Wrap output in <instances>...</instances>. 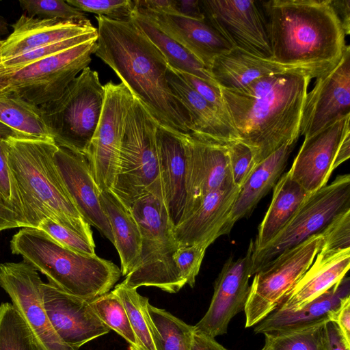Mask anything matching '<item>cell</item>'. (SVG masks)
I'll return each mask as SVG.
<instances>
[{
	"mask_svg": "<svg viewBox=\"0 0 350 350\" xmlns=\"http://www.w3.org/2000/svg\"><path fill=\"white\" fill-rule=\"evenodd\" d=\"M94 54L108 65L163 127L189 133L193 126L185 107L167 80L168 64L162 53L131 19L97 16Z\"/></svg>",
	"mask_w": 350,
	"mask_h": 350,
	"instance_id": "6da1fadb",
	"label": "cell"
},
{
	"mask_svg": "<svg viewBox=\"0 0 350 350\" xmlns=\"http://www.w3.org/2000/svg\"><path fill=\"white\" fill-rule=\"evenodd\" d=\"M313 77L279 74L261 77L235 90L221 89L239 141L257 164L283 145L297 142L308 86Z\"/></svg>",
	"mask_w": 350,
	"mask_h": 350,
	"instance_id": "7a4b0ae2",
	"label": "cell"
},
{
	"mask_svg": "<svg viewBox=\"0 0 350 350\" xmlns=\"http://www.w3.org/2000/svg\"><path fill=\"white\" fill-rule=\"evenodd\" d=\"M272 60L286 65L332 69L347 46L330 0L259 1Z\"/></svg>",
	"mask_w": 350,
	"mask_h": 350,
	"instance_id": "3957f363",
	"label": "cell"
},
{
	"mask_svg": "<svg viewBox=\"0 0 350 350\" xmlns=\"http://www.w3.org/2000/svg\"><path fill=\"white\" fill-rule=\"evenodd\" d=\"M8 164L23 228L50 218L94 243L90 225L77 209L57 168L52 139L7 137Z\"/></svg>",
	"mask_w": 350,
	"mask_h": 350,
	"instance_id": "277c9868",
	"label": "cell"
},
{
	"mask_svg": "<svg viewBox=\"0 0 350 350\" xmlns=\"http://www.w3.org/2000/svg\"><path fill=\"white\" fill-rule=\"evenodd\" d=\"M10 249L49 283L89 301L111 291L122 275L112 261L68 250L37 228H22L12 237Z\"/></svg>",
	"mask_w": 350,
	"mask_h": 350,
	"instance_id": "5b68a950",
	"label": "cell"
},
{
	"mask_svg": "<svg viewBox=\"0 0 350 350\" xmlns=\"http://www.w3.org/2000/svg\"><path fill=\"white\" fill-rule=\"evenodd\" d=\"M159 124L146 106L134 96L111 191L129 208L149 194L163 202L157 139Z\"/></svg>",
	"mask_w": 350,
	"mask_h": 350,
	"instance_id": "8992f818",
	"label": "cell"
},
{
	"mask_svg": "<svg viewBox=\"0 0 350 350\" xmlns=\"http://www.w3.org/2000/svg\"><path fill=\"white\" fill-rule=\"evenodd\" d=\"M131 210L140 228L142 249L138 264L122 282L130 288L154 286L178 292L185 284L174 260L179 246L164 202L149 194L133 203Z\"/></svg>",
	"mask_w": 350,
	"mask_h": 350,
	"instance_id": "52a82bcc",
	"label": "cell"
},
{
	"mask_svg": "<svg viewBox=\"0 0 350 350\" xmlns=\"http://www.w3.org/2000/svg\"><path fill=\"white\" fill-rule=\"evenodd\" d=\"M104 98L98 73L88 66L58 98L39 106L55 144L85 154L98 126Z\"/></svg>",
	"mask_w": 350,
	"mask_h": 350,
	"instance_id": "ba28073f",
	"label": "cell"
},
{
	"mask_svg": "<svg viewBox=\"0 0 350 350\" xmlns=\"http://www.w3.org/2000/svg\"><path fill=\"white\" fill-rule=\"evenodd\" d=\"M349 208L350 175L346 174L310 193L284 228L265 247L252 252V275L285 251L320 233Z\"/></svg>",
	"mask_w": 350,
	"mask_h": 350,
	"instance_id": "9c48e42d",
	"label": "cell"
},
{
	"mask_svg": "<svg viewBox=\"0 0 350 350\" xmlns=\"http://www.w3.org/2000/svg\"><path fill=\"white\" fill-rule=\"evenodd\" d=\"M322 235L316 234L285 251L254 275L244 308L245 327L255 326L276 310L319 252Z\"/></svg>",
	"mask_w": 350,
	"mask_h": 350,
	"instance_id": "30bf717a",
	"label": "cell"
},
{
	"mask_svg": "<svg viewBox=\"0 0 350 350\" xmlns=\"http://www.w3.org/2000/svg\"><path fill=\"white\" fill-rule=\"evenodd\" d=\"M94 39L46 57L21 68H4L11 92L36 106L58 98L92 60Z\"/></svg>",
	"mask_w": 350,
	"mask_h": 350,
	"instance_id": "8fae6325",
	"label": "cell"
},
{
	"mask_svg": "<svg viewBox=\"0 0 350 350\" xmlns=\"http://www.w3.org/2000/svg\"><path fill=\"white\" fill-rule=\"evenodd\" d=\"M105 98L96 129L85 153L100 190L111 191L118 170L128 113L134 96L122 83L104 85Z\"/></svg>",
	"mask_w": 350,
	"mask_h": 350,
	"instance_id": "7c38bea8",
	"label": "cell"
},
{
	"mask_svg": "<svg viewBox=\"0 0 350 350\" xmlns=\"http://www.w3.org/2000/svg\"><path fill=\"white\" fill-rule=\"evenodd\" d=\"M204 20L233 48L271 57L265 18L254 0H199Z\"/></svg>",
	"mask_w": 350,
	"mask_h": 350,
	"instance_id": "4fadbf2b",
	"label": "cell"
},
{
	"mask_svg": "<svg viewBox=\"0 0 350 350\" xmlns=\"http://www.w3.org/2000/svg\"><path fill=\"white\" fill-rule=\"evenodd\" d=\"M182 139L187 197L180 221L191 214L208 193L234 185L227 144L196 133L183 134Z\"/></svg>",
	"mask_w": 350,
	"mask_h": 350,
	"instance_id": "5bb4252c",
	"label": "cell"
},
{
	"mask_svg": "<svg viewBox=\"0 0 350 350\" xmlns=\"http://www.w3.org/2000/svg\"><path fill=\"white\" fill-rule=\"evenodd\" d=\"M37 270L29 263H0V286L23 318L42 350H75L53 328L44 309Z\"/></svg>",
	"mask_w": 350,
	"mask_h": 350,
	"instance_id": "9a60e30c",
	"label": "cell"
},
{
	"mask_svg": "<svg viewBox=\"0 0 350 350\" xmlns=\"http://www.w3.org/2000/svg\"><path fill=\"white\" fill-rule=\"evenodd\" d=\"M254 241L246 254L224 264L214 283L213 295L203 317L194 325L196 330L213 338L226 334L233 317L244 310L250 291Z\"/></svg>",
	"mask_w": 350,
	"mask_h": 350,
	"instance_id": "2e32d148",
	"label": "cell"
},
{
	"mask_svg": "<svg viewBox=\"0 0 350 350\" xmlns=\"http://www.w3.org/2000/svg\"><path fill=\"white\" fill-rule=\"evenodd\" d=\"M350 115V46L338 64L316 79L307 93L300 135L308 138L336 121Z\"/></svg>",
	"mask_w": 350,
	"mask_h": 350,
	"instance_id": "e0dca14e",
	"label": "cell"
},
{
	"mask_svg": "<svg viewBox=\"0 0 350 350\" xmlns=\"http://www.w3.org/2000/svg\"><path fill=\"white\" fill-rule=\"evenodd\" d=\"M42 302L55 332L75 350L110 329L99 319L89 300L68 294L50 283L41 285Z\"/></svg>",
	"mask_w": 350,
	"mask_h": 350,
	"instance_id": "ac0fdd59",
	"label": "cell"
},
{
	"mask_svg": "<svg viewBox=\"0 0 350 350\" xmlns=\"http://www.w3.org/2000/svg\"><path fill=\"white\" fill-rule=\"evenodd\" d=\"M350 115L344 117L314 135L304 138L288 171L309 194L325 185L334 170L338 148L349 129Z\"/></svg>",
	"mask_w": 350,
	"mask_h": 350,
	"instance_id": "d6986e66",
	"label": "cell"
},
{
	"mask_svg": "<svg viewBox=\"0 0 350 350\" xmlns=\"http://www.w3.org/2000/svg\"><path fill=\"white\" fill-rule=\"evenodd\" d=\"M54 161L81 215L113 243L111 230L101 207L98 189L84 154L58 146Z\"/></svg>",
	"mask_w": 350,
	"mask_h": 350,
	"instance_id": "ffe728a7",
	"label": "cell"
},
{
	"mask_svg": "<svg viewBox=\"0 0 350 350\" xmlns=\"http://www.w3.org/2000/svg\"><path fill=\"white\" fill-rule=\"evenodd\" d=\"M330 70L282 64L270 58L260 57L233 48L214 59L209 72L220 88L235 90L267 76L292 73L308 75L317 79Z\"/></svg>",
	"mask_w": 350,
	"mask_h": 350,
	"instance_id": "44dd1931",
	"label": "cell"
},
{
	"mask_svg": "<svg viewBox=\"0 0 350 350\" xmlns=\"http://www.w3.org/2000/svg\"><path fill=\"white\" fill-rule=\"evenodd\" d=\"M239 191V187L230 185L208 193L191 214L174 226L178 246H209L225 234V227Z\"/></svg>",
	"mask_w": 350,
	"mask_h": 350,
	"instance_id": "7402d4cb",
	"label": "cell"
},
{
	"mask_svg": "<svg viewBox=\"0 0 350 350\" xmlns=\"http://www.w3.org/2000/svg\"><path fill=\"white\" fill-rule=\"evenodd\" d=\"M136 11L189 51L208 71L217 57L233 49L205 20L137 9Z\"/></svg>",
	"mask_w": 350,
	"mask_h": 350,
	"instance_id": "603a6c76",
	"label": "cell"
},
{
	"mask_svg": "<svg viewBox=\"0 0 350 350\" xmlns=\"http://www.w3.org/2000/svg\"><path fill=\"white\" fill-rule=\"evenodd\" d=\"M13 31L1 46L2 61L47 44L97 30L85 22L41 18L23 14L12 25Z\"/></svg>",
	"mask_w": 350,
	"mask_h": 350,
	"instance_id": "cb8c5ba5",
	"label": "cell"
},
{
	"mask_svg": "<svg viewBox=\"0 0 350 350\" xmlns=\"http://www.w3.org/2000/svg\"><path fill=\"white\" fill-rule=\"evenodd\" d=\"M160 124L157 131L163 202L174 226L180 220L186 203L185 154L182 135Z\"/></svg>",
	"mask_w": 350,
	"mask_h": 350,
	"instance_id": "d4e9b609",
	"label": "cell"
},
{
	"mask_svg": "<svg viewBox=\"0 0 350 350\" xmlns=\"http://www.w3.org/2000/svg\"><path fill=\"white\" fill-rule=\"evenodd\" d=\"M349 266L350 248L335 252H319L278 308L296 310L302 308L342 280Z\"/></svg>",
	"mask_w": 350,
	"mask_h": 350,
	"instance_id": "484cf974",
	"label": "cell"
},
{
	"mask_svg": "<svg viewBox=\"0 0 350 350\" xmlns=\"http://www.w3.org/2000/svg\"><path fill=\"white\" fill-rule=\"evenodd\" d=\"M296 142L283 145L258 163L241 187L231 208L225 234L239 219L249 216L259 201L272 189L282 175Z\"/></svg>",
	"mask_w": 350,
	"mask_h": 350,
	"instance_id": "4316f807",
	"label": "cell"
},
{
	"mask_svg": "<svg viewBox=\"0 0 350 350\" xmlns=\"http://www.w3.org/2000/svg\"><path fill=\"white\" fill-rule=\"evenodd\" d=\"M350 295V280L344 277L320 296L296 310L277 308L254 326L256 334L297 329L321 321L336 310Z\"/></svg>",
	"mask_w": 350,
	"mask_h": 350,
	"instance_id": "83f0119b",
	"label": "cell"
},
{
	"mask_svg": "<svg viewBox=\"0 0 350 350\" xmlns=\"http://www.w3.org/2000/svg\"><path fill=\"white\" fill-rule=\"evenodd\" d=\"M167 80L173 94L189 113L193 126L191 133L206 135L223 144L239 141L235 130L224 122L215 109L169 65Z\"/></svg>",
	"mask_w": 350,
	"mask_h": 350,
	"instance_id": "f1b7e54d",
	"label": "cell"
},
{
	"mask_svg": "<svg viewBox=\"0 0 350 350\" xmlns=\"http://www.w3.org/2000/svg\"><path fill=\"white\" fill-rule=\"evenodd\" d=\"M101 207L109 224L113 245L120 259V271L126 276L139 262L142 235L131 208H127L111 191H101Z\"/></svg>",
	"mask_w": 350,
	"mask_h": 350,
	"instance_id": "f546056e",
	"label": "cell"
},
{
	"mask_svg": "<svg viewBox=\"0 0 350 350\" xmlns=\"http://www.w3.org/2000/svg\"><path fill=\"white\" fill-rule=\"evenodd\" d=\"M309 195L288 172L280 176L253 242V253L265 247L284 228Z\"/></svg>",
	"mask_w": 350,
	"mask_h": 350,
	"instance_id": "4dcf8cb0",
	"label": "cell"
},
{
	"mask_svg": "<svg viewBox=\"0 0 350 350\" xmlns=\"http://www.w3.org/2000/svg\"><path fill=\"white\" fill-rule=\"evenodd\" d=\"M130 19L162 53L171 68L217 85L209 71L193 54L162 32L146 17L135 10Z\"/></svg>",
	"mask_w": 350,
	"mask_h": 350,
	"instance_id": "1f68e13d",
	"label": "cell"
},
{
	"mask_svg": "<svg viewBox=\"0 0 350 350\" xmlns=\"http://www.w3.org/2000/svg\"><path fill=\"white\" fill-rule=\"evenodd\" d=\"M0 122L23 137L52 139L42 118L39 106L14 94L0 96Z\"/></svg>",
	"mask_w": 350,
	"mask_h": 350,
	"instance_id": "d6a6232c",
	"label": "cell"
},
{
	"mask_svg": "<svg viewBox=\"0 0 350 350\" xmlns=\"http://www.w3.org/2000/svg\"><path fill=\"white\" fill-rule=\"evenodd\" d=\"M148 311L157 350H190L194 325L150 303Z\"/></svg>",
	"mask_w": 350,
	"mask_h": 350,
	"instance_id": "836d02e7",
	"label": "cell"
},
{
	"mask_svg": "<svg viewBox=\"0 0 350 350\" xmlns=\"http://www.w3.org/2000/svg\"><path fill=\"white\" fill-rule=\"evenodd\" d=\"M111 291L120 299L126 310L135 338L133 350H157L149 323L148 298L122 282L116 285Z\"/></svg>",
	"mask_w": 350,
	"mask_h": 350,
	"instance_id": "e575fe53",
	"label": "cell"
},
{
	"mask_svg": "<svg viewBox=\"0 0 350 350\" xmlns=\"http://www.w3.org/2000/svg\"><path fill=\"white\" fill-rule=\"evenodd\" d=\"M0 350H42L11 303L0 305Z\"/></svg>",
	"mask_w": 350,
	"mask_h": 350,
	"instance_id": "d590c367",
	"label": "cell"
},
{
	"mask_svg": "<svg viewBox=\"0 0 350 350\" xmlns=\"http://www.w3.org/2000/svg\"><path fill=\"white\" fill-rule=\"evenodd\" d=\"M321 321L297 329L264 334L266 350H323Z\"/></svg>",
	"mask_w": 350,
	"mask_h": 350,
	"instance_id": "8d00e7d4",
	"label": "cell"
},
{
	"mask_svg": "<svg viewBox=\"0 0 350 350\" xmlns=\"http://www.w3.org/2000/svg\"><path fill=\"white\" fill-rule=\"evenodd\" d=\"M90 305L99 319L111 330L121 336L129 345V349L135 346L126 310L120 299L112 291L90 301Z\"/></svg>",
	"mask_w": 350,
	"mask_h": 350,
	"instance_id": "74e56055",
	"label": "cell"
},
{
	"mask_svg": "<svg viewBox=\"0 0 350 350\" xmlns=\"http://www.w3.org/2000/svg\"><path fill=\"white\" fill-rule=\"evenodd\" d=\"M19 3L27 15L32 17L64 21L85 22L84 12L62 0H20Z\"/></svg>",
	"mask_w": 350,
	"mask_h": 350,
	"instance_id": "f35d334b",
	"label": "cell"
},
{
	"mask_svg": "<svg viewBox=\"0 0 350 350\" xmlns=\"http://www.w3.org/2000/svg\"><path fill=\"white\" fill-rule=\"evenodd\" d=\"M97 30L77 36L53 42L27 53L2 61L7 70H13L27 66L36 61L70 49L79 44L96 39Z\"/></svg>",
	"mask_w": 350,
	"mask_h": 350,
	"instance_id": "ab89813d",
	"label": "cell"
},
{
	"mask_svg": "<svg viewBox=\"0 0 350 350\" xmlns=\"http://www.w3.org/2000/svg\"><path fill=\"white\" fill-rule=\"evenodd\" d=\"M70 5L83 12H90L116 21L130 19L135 12L131 0H67Z\"/></svg>",
	"mask_w": 350,
	"mask_h": 350,
	"instance_id": "60d3db41",
	"label": "cell"
},
{
	"mask_svg": "<svg viewBox=\"0 0 350 350\" xmlns=\"http://www.w3.org/2000/svg\"><path fill=\"white\" fill-rule=\"evenodd\" d=\"M321 252L329 253L350 248V208L337 215L321 232Z\"/></svg>",
	"mask_w": 350,
	"mask_h": 350,
	"instance_id": "b9f144b4",
	"label": "cell"
},
{
	"mask_svg": "<svg viewBox=\"0 0 350 350\" xmlns=\"http://www.w3.org/2000/svg\"><path fill=\"white\" fill-rule=\"evenodd\" d=\"M62 246L73 252L95 255V243L60 225L50 218L43 219L38 227Z\"/></svg>",
	"mask_w": 350,
	"mask_h": 350,
	"instance_id": "7bdbcfd3",
	"label": "cell"
},
{
	"mask_svg": "<svg viewBox=\"0 0 350 350\" xmlns=\"http://www.w3.org/2000/svg\"><path fill=\"white\" fill-rule=\"evenodd\" d=\"M208 245L197 244L179 247L174 255V260L180 279L193 288L202 262Z\"/></svg>",
	"mask_w": 350,
	"mask_h": 350,
	"instance_id": "ee69618b",
	"label": "cell"
},
{
	"mask_svg": "<svg viewBox=\"0 0 350 350\" xmlns=\"http://www.w3.org/2000/svg\"><path fill=\"white\" fill-rule=\"evenodd\" d=\"M232 183L239 188L256 165L252 150L237 141L227 144Z\"/></svg>",
	"mask_w": 350,
	"mask_h": 350,
	"instance_id": "f6af8a7d",
	"label": "cell"
},
{
	"mask_svg": "<svg viewBox=\"0 0 350 350\" xmlns=\"http://www.w3.org/2000/svg\"><path fill=\"white\" fill-rule=\"evenodd\" d=\"M8 151L7 137L0 136V200L17 214L21 226L23 228L21 206L8 167Z\"/></svg>",
	"mask_w": 350,
	"mask_h": 350,
	"instance_id": "bcb514c9",
	"label": "cell"
},
{
	"mask_svg": "<svg viewBox=\"0 0 350 350\" xmlns=\"http://www.w3.org/2000/svg\"><path fill=\"white\" fill-rule=\"evenodd\" d=\"M176 72L193 90L215 109L224 122L232 127L230 123L221 89L218 85L209 83L186 72Z\"/></svg>",
	"mask_w": 350,
	"mask_h": 350,
	"instance_id": "7dc6e473",
	"label": "cell"
},
{
	"mask_svg": "<svg viewBox=\"0 0 350 350\" xmlns=\"http://www.w3.org/2000/svg\"><path fill=\"white\" fill-rule=\"evenodd\" d=\"M329 320L335 323L345 342L350 348V295L345 297L339 307L331 312Z\"/></svg>",
	"mask_w": 350,
	"mask_h": 350,
	"instance_id": "c3c4849f",
	"label": "cell"
},
{
	"mask_svg": "<svg viewBox=\"0 0 350 350\" xmlns=\"http://www.w3.org/2000/svg\"><path fill=\"white\" fill-rule=\"evenodd\" d=\"M321 340L323 350H350L333 321H327L323 323Z\"/></svg>",
	"mask_w": 350,
	"mask_h": 350,
	"instance_id": "681fc988",
	"label": "cell"
},
{
	"mask_svg": "<svg viewBox=\"0 0 350 350\" xmlns=\"http://www.w3.org/2000/svg\"><path fill=\"white\" fill-rule=\"evenodd\" d=\"M176 15L203 21L204 17L199 0H175Z\"/></svg>",
	"mask_w": 350,
	"mask_h": 350,
	"instance_id": "f907efd6",
	"label": "cell"
},
{
	"mask_svg": "<svg viewBox=\"0 0 350 350\" xmlns=\"http://www.w3.org/2000/svg\"><path fill=\"white\" fill-rule=\"evenodd\" d=\"M190 350H228L215 338L197 331L194 328Z\"/></svg>",
	"mask_w": 350,
	"mask_h": 350,
	"instance_id": "816d5d0a",
	"label": "cell"
},
{
	"mask_svg": "<svg viewBox=\"0 0 350 350\" xmlns=\"http://www.w3.org/2000/svg\"><path fill=\"white\" fill-rule=\"evenodd\" d=\"M331 5L337 14L345 36L350 33V1L330 0Z\"/></svg>",
	"mask_w": 350,
	"mask_h": 350,
	"instance_id": "f5cc1de1",
	"label": "cell"
},
{
	"mask_svg": "<svg viewBox=\"0 0 350 350\" xmlns=\"http://www.w3.org/2000/svg\"><path fill=\"white\" fill-rule=\"evenodd\" d=\"M21 227L17 214L0 200V231Z\"/></svg>",
	"mask_w": 350,
	"mask_h": 350,
	"instance_id": "db71d44e",
	"label": "cell"
},
{
	"mask_svg": "<svg viewBox=\"0 0 350 350\" xmlns=\"http://www.w3.org/2000/svg\"><path fill=\"white\" fill-rule=\"evenodd\" d=\"M350 157V131H348L342 139L334 160V170L338 167Z\"/></svg>",
	"mask_w": 350,
	"mask_h": 350,
	"instance_id": "11a10c76",
	"label": "cell"
},
{
	"mask_svg": "<svg viewBox=\"0 0 350 350\" xmlns=\"http://www.w3.org/2000/svg\"><path fill=\"white\" fill-rule=\"evenodd\" d=\"M3 40H0V96L11 94L8 79L4 73V67L2 64L1 46Z\"/></svg>",
	"mask_w": 350,
	"mask_h": 350,
	"instance_id": "9f6ffc18",
	"label": "cell"
},
{
	"mask_svg": "<svg viewBox=\"0 0 350 350\" xmlns=\"http://www.w3.org/2000/svg\"><path fill=\"white\" fill-rule=\"evenodd\" d=\"M0 136L3 137H23L14 130L0 122Z\"/></svg>",
	"mask_w": 350,
	"mask_h": 350,
	"instance_id": "6f0895ef",
	"label": "cell"
},
{
	"mask_svg": "<svg viewBox=\"0 0 350 350\" xmlns=\"http://www.w3.org/2000/svg\"><path fill=\"white\" fill-rule=\"evenodd\" d=\"M8 32V24L4 18L0 16V37L7 34Z\"/></svg>",
	"mask_w": 350,
	"mask_h": 350,
	"instance_id": "680465c9",
	"label": "cell"
},
{
	"mask_svg": "<svg viewBox=\"0 0 350 350\" xmlns=\"http://www.w3.org/2000/svg\"><path fill=\"white\" fill-rule=\"evenodd\" d=\"M260 350H266L264 347H262Z\"/></svg>",
	"mask_w": 350,
	"mask_h": 350,
	"instance_id": "91938a15",
	"label": "cell"
}]
</instances>
